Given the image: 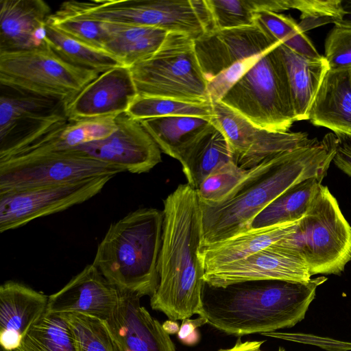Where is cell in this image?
Here are the masks:
<instances>
[{
  "label": "cell",
  "instance_id": "6da1fadb",
  "mask_svg": "<svg viewBox=\"0 0 351 351\" xmlns=\"http://www.w3.org/2000/svg\"><path fill=\"white\" fill-rule=\"evenodd\" d=\"M338 137L326 134L319 141L283 152L250 169L245 180L224 202H199L202 245L207 246L250 229L252 220L291 186L310 178L321 181L335 156Z\"/></svg>",
  "mask_w": 351,
  "mask_h": 351
},
{
  "label": "cell",
  "instance_id": "7a4b0ae2",
  "mask_svg": "<svg viewBox=\"0 0 351 351\" xmlns=\"http://www.w3.org/2000/svg\"><path fill=\"white\" fill-rule=\"evenodd\" d=\"M162 213L159 280L150 306L171 320H184L199 314L205 283L199 256L202 213L196 190L189 184L179 185L164 200Z\"/></svg>",
  "mask_w": 351,
  "mask_h": 351
},
{
  "label": "cell",
  "instance_id": "3957f363",
  "mask_svg": "<svg viewBox=\"0 0 351 351\" xmlns=\"http://www.w3.org/2000/svg\"><path fill=\"white\" fill-rule=\"evenodd\" d=\"M327 278L251 280L226 287L204 283L199 317L229 335L275 332L301 322Z\"/></svg>",
  "mask_w": 351,
  "mask_h": 351
},
{
  "label": "cell",
  "instance_id": "277c9868",
  "mask_svg": "<svg viewBox=\"0 0 351 351\" xmlns=\"http://www.w3.org/2000/svg\"><path fill=\"white\" fill-rule=\"evenodd\" d=\"M163 213L143 208L113 222L99 243L93 262L121 291L152 297L158 285Z\"/></svg>",
  "mask_w": 351,
  "mask_h": 351
},
{
  "label": "cell",
  "instance_id": "5b68a950",
  "mask_svg": "<svg viewBox=\"0 0 351 351\" xmlns=\"http://www.w3.org/2000/svg\"><path fill=\"white\" fill-rule=\"evenodd\" d=\"M273 245L303 260L311 276L339 275L351 260V226L321 184L295 230Z\"/></svg>",
  "mask_w": 351,
  "mask_h": 351
},
{
  "label": "cell",
  "instance_id": "8992f818",
  "mask_svg": "<svg viewBox=\"0 0 351 351\" xmlns=\"http://www.w3.org/2000/svg\"><path fill=\"white\" fill-rule=\"evenodd\" d=\"M279 45L263 53L220 101L259 128L286 132L296 121Z\"/></svg>",
  "mask_w": 351,
  "mask_h": 351
},
{
  "label": "cell",
  "instance_id": "52a82bcc",
  "mask_svg": "<svg viewBox=\"0 0 351 351\" xmlns=\"http://www.w3.org/2000/svg\"><path fill=\"white\" fill-rule=\"evenodd\" d=\"M138 96L212 103L198 62L194 38L169 32L151 57L130 67Z\"/></svg>",
  "mask_w": 351,
  "mask_h": 351
},
{
  "label": "cell",
  "instance_id": "ba28073f",
  "mask_svg": "<svg viewBox=\"0 0 351 351\" xmlns=\"http://www.w3.org/2000/svg\"><path fill=\"white\" fill-rule=\"evenodd\" d=\"M80 7L98 21L156 27L194 39L213 30L206 0H93Z\"/></svg>",
  "mask_w": 351,
  "mask_h": 351
},
{
  "label": "cell",
  "instance_id": "9c48e42d",
  "mask_svg": "<svg viewBox=\"0 0 351 351\" xmlns=\"http://www.w3.org/2000/svg\"><path fill=\"white\" fill-rule=\"evenodd\" d=\"M99 74L75 66L46 47L0 53V84L66 101Z\"/></svg>",
  "mask_w": 351,
  "mask_h": 351
},
{
  "label": "cell",
  "instance_id": "30bf717a",
  "mask_svg": "<svg viewBox=\"0 0 351 351\" xmlns=\"http://www.w3.org/2000/svg\"><path fill=\"white\" fill-rule=\"evenodd\" d=\"M125 170L73 149L31 154L0 160V193L60 184Z\"/></svg>",
  "mask_w": 351,
  "mask_h": 351
},
{
  "label": "cell",
  "instance_id": "8fae6325",
  "mask_svg": "<svg viewBox=\"0 0 351 351\" xmlns=\"http://www.w3.org/2000/svg\"><path fill=\"white\" fill-rule=\"evenodd\" d=\"M0 160L68 120L65 101L1 85Z\"/></svg>",
  "mask_w": 351,
  "mask_h": 351
},
{
  "label": "cell",
  "instance_id": "7c38bea8",
  "mask_svg": "<svg viewBox=\"0 0 351 351\" xmlns=\"http://www.w3.org/2000/svg\"><path fill=\"white\" fill-rule=\"evenodd\" d=\"M114 177L106 175L0 193V232L18 228L37 218L82 204L100 193Z\"/></svg>",
  "mask_w": 351,
  "mask_h": 351
},
{
  "label": "cell",
  "instance_id": "4fadbf2b",
  "mask_svg": "<svg viewBox=\"0 0 351 351\" xmlns=\"http://www.w3.org/2000/svg\"><path fill=\"white\" fill-rule=\"evenodd\" d=\"M211 119L222 130L241 168L252 169L277 155L312 143L306 132H280L259 128L221 101L212 102Z\"/></svg>",
  "mask_w": 351,
  "mask_h": 351
},
{
  "label": "cell",
  "instance_id": "5bb4252c",
  "mask_svg": "<svg viewBox=\"0 0 351 351\" xmlns=\"http://www.w3.org/2000/svg\"><path fill=\"white\" fill-rule=\"evenodd\" d=\"M116 122L117 128L108 137L72 149L132 173L148 172L162 161L160 149L139 120L125 112Z\"/></svg>",
  "mask_w": 351,
  "mask_h": 351
},
{
  "label": "cell",
  "instance_id": "9a60e30c",
  "mask_svg": "<svg viewBox=\"0 0 351 351\" xmlns=\"http://www.w3.org/2000/svg\"><path fill=\"white\" fill-rule=\"evenodd\" d=\"M138 295L120 291L112 314L104 322L116 351H176L169 334Z\"/></svg>",
  "mask_w": 351,
  "mask_h": 351
},
{
  "label": "cell",
  "instance_id": "2e32d148",
  "mask_svg": "<svg viewBox=\"0 0 351 351\" xmlns=\"http://www.w3.org/2000/svg\"><path fill=\"white\" fill-rule=\"evenodd\" d=\"M138 96L130 67L119 66L100 73L65 101L69 121L117 116L128 110Z\"/></svg>",
  "mask_w": 351,
  "mask_h": 351
},
{
  "label": "cell",
  "instance_id": "e0dca14e",
  "mask_svg": "<svg viewBox=\"0 0 351 351\" xmlns=\"http://www.w3.org/2000/svg\"><path fill=\"white\" fill-rule=\"evenodd\" d=\"M311 275L305 262L271 245L245 258L204 272V282L214 287L263 280L306 282Z\"/></svg>",
  "mask_w": 351,
  "mask_h": 351
},
{
  "label": "cell",
  "instance_id": "ac0fdd59",
  "mask_svg": "<svg viewBox=\"0 0 351 351\" xmlns=\"http://www.w3.org/2000/svg\"><path fill=\"white\" fill-rule=\"evenodd\" d=\"M120 291L93 264L87 265L58 292L49 296L47 310L79 313L105 322L118 303Z\"/></svg>",
  "mask_w": 351,
  "mask_h": 351
},
{
  "label": "cell",
  "instance_id": "d6986e66",
  "mask_svg": "<svg viewBox=\"0 0 351 351\" xmlns=\"http://www.w3.org/2000/svg\"><path fill=\"white\" fill-rule=\"evenodd\" d=\"M51 14L43 0H1L0 53L47 46L45 25Z\"/></svg>",
  "mask_w": 351,
  "mask_h": 351
},
{
  "label": "cell",
  "instance_id": "ffe728a7",
  "mask_svg": "<svg viewBox=\"0 0 351 351\" xmlns=\"http://www.w3.org/2000/svg\"><path fill=\"white\" fill-rule=\"evenodd\" d=\"M308 120L337 137L351 136V69L328 71L311 104Z\"/></svg>",
  "mask_w": 351,
  "mask_h": 351
},
{
  "label": "cell",
  "instance_id": "44dd1931",
  "mask_svg": "<svg viewBox=\"0 0 351 351\" xmlns=\"http://www.w3.org/2000/svg\"><path fill=\"white\" fill-rule=\"evenodd\" d=\"M176 159L182 165L187 184L195 189L216 169L234 161L225 134L212 121L178 152Z\"/></svg>",
  "mask_w": 351,
  "mask_h": 351
},
{
  "label": "cell",
  "instance_id": "7402d4cb",
  "mask_svg": "<svg viewBox=\"0 0 351 351\" xmlns=\"http://www.w3.org/2000/svg\"><path fill=\"white\" fill-rule=\"evenodd\" d=\"M299 221L250 229L227 239L200 247L204 272L245 258L267 248L293 232Z\"/></svg>",
  "mask_w": 351,
  "mask_h": 351
},
{
  "label": "cell",
  "instance_id": "603a6c76",
  "mask_svg": "<svg viewBox=\"0 0 351 351\" xmlns=\"http://www.w3.org/2000/svg\"><path fill=\"white\" fill-rule=\"evenodd\" d=\"M278 49L286 71L295 121L308 120L315 94L328 71L324 57L313 59L301 56L280 44Z\"/></svg>",
  "mask_w": 351,
  "mask_h": 351
},
{
  "label": "cell",
  "instance_id": "cb8c5ba5",
  "mask_svg": "<svg viewBox=\"0 0 351 351\" xmlns=\"http://www.w3.org/2000/svg\"><path fill=\"white\" fill-rule=\"evenodd\" d=\"M102 23L106 30L104 49L128 67L154 54L169 33L152 27Z\"/></svg>",
  "mask_w": 351,
  "mask_h": 351
},
{
  "label": "cell",
  "instance_id": "d4e9b609",
  "mask_svg": "<svg viewBox=\"0 0 351 351\" xmlns=\"http://www.w3.org/2000/svg\"><path fill=\"white\" fill-rule=\"evenodd\" d=\"M49 296L15 281L0 287V331L15 332L22 337L47 311Z\"/></svg>",
  "mask_w": 351,
  "mask_h": 351
},
{
  "label": "cell",
  "instance_id": "484cf974",
  "mask_svg": "<svg viewBox=\"0 0 351 351\" xmlns=\"http://www.w3.org/2000/svg\"><path fill=\"white\" fill-rule=\"evenodd\" d=\"M322 182L310 178L291 186L256 215L251 222L250 229L300 220L306 214Z\"/></svg>",
  "mask_w": 351,
  "mask_h": 351
},
{
  "label": "cell",
  "instance_id": "4316f807",
  "mask_svg": "<svg viewBox=\"0 0 351 351\" xmlns=\"http://www.w3.org/2000/svg\"><path fill=\"white\" fill-rule=\"evenodd\" d=\"M45 29V40L49 49L59 58L75 66L100 74L112 68L123 66L106 51L78 41L47 21Z\"/></svg>",
  "mask_w": 351,
  "mask_h": 351
},
{
  "label": "cell",
  "instance_id": "83f0119b",
  "mask_svg": "<svg viewBox=\"0 0 351 351\" xmlns=\"http://www.w3.org/2000/svg\"><path fill=\"white\" fill-rule=\"evenodd\" d=\"M140 121L160 150L173 158L210 123V120L191 116L158 117Z\"/></svg>",
  "mask_w": 351,
  "mask_h": 351
},
{
  "label": "cell",
  "instance_id": "f1b7e54d",
  "mask_svg": "<svg viewBox=\"0 0 351 351\" xmlns=\"http://www.w3.org/2000/svg\"><path fill=\"white\" fill-rule=\"evenodd\" d=\"M12 351H76L66 315L47 310Z\"/></svg>",
  "mask_w": 351,
  "mask_h": 351
},
{
  "label": "cell",
  "instance_id": "f546056e",
  "mask_svg": "<svg viewBox=\"0 0 351 351\" xmlns=\"http://www.w3.org/2000/svg\"><path fill=\"white\" fill-rule=\"evenodd\" d=\"M117 116L68 121L41 147L42 152L62 151L108 137L117 129Z\"/></svg>",
  "mask_w": 351,
  "mask_h": 351
},
{
  "label": "cell",
  "instance_id": "4dcf8cb0",
  "mask_svg": "<svg viewBox=\"0 0 351 351\" xmlns=\"http://www.w3.org/2000/svg\"><path fill=\"white\" fill-rule=\"evenodd\" d=\"M47 21L78 41L104 49L106 38L104 23L84 15L73 0L63 2Z\"/></svg>",
  "mask_w": 351,
  "mask_h": 351
},
{
  "label": "cell",
  "instance_id": "1f68e13d",
  "mask_svg": "<svg viewBox=\"0 0 351 351\" xmlns=\"http://www.w3.org/2000/svg\"><path fill=\"white\" fill-rule=\"evenodd\" d=\"M255 24L268 35L294 52L313 59L320 55L308 37L292 17L269 11L256 14Z\"/></svg>",
  "mask_w": 351,
  "mask_h": 351
},
{
  "label": "cell",
  "instance_id": "d6a6232c",
  "mask_svg": "<svg viewBox=\"0 0 351 351\" xmlns=\"http://www.w3.org/2000/svg\"><path fill=\"white\" fill-rule=\"evenodd\" d=\"M126 113L136 120L168 116H191L210 120L212 103L193 104L170 98L137 96Z\"/></svg>",
  "mask_w": 351,
  "mask_h": 351
},
{
  "label": "cell",
  "instance_id": "836d02e7",
  "mask_svg": "<svg viewBox=\"0 0 351 351\" xmlns=\"http://www.w3.org/2000/svg\"><path fill=\"white\" fill-rule=\"evenodd\" d=\"M213 30L255 25L256 14L265 10V0H206Z\"/></svg>",
  "mask_w": 351,
  "mask_h": 351
},
{
  "label": "cell",
  "instance_id": "e575fe53",
  "mask_svg": "<svg viewBox=\"0 0 351 351\" xmlns=\"http://www.w3.org/2000/svg\"><path fill=\"white\" fill-rule=\"evenodd\" d=\"M250 169H242L234 161L218 167L195 189L199 202L217 204L226 201L245 180Z\"/></svg>",
  "mask_w": 351,
  "mask_h": 351
},
{
  "label": "cell",
  "instance_id": "d590c367",
  "mask_svg": "<svg viewBox=\"0 0 351 351\" xmlns=\"http://www.w3.org/2000/svg\"><path fill=\"white\" fill-rule=\"evenodd\" d=\"M76 351H116L104 322L79 313L66 314Z\"/></svg>",
  "mask_w": 351,
  "mask_h": 351
},
{
  "label": "cell",
  "instance_id": "8d00e7d4",
  "mask_svg": "<svg viewBox=\"0 0 351 351\" xmlns=\"http://www.w3.org/2000/svg\"><path fill=\"white\" fill-rule=\"evenodd\" d=\"M300 12L298 25L306 32L328 24L336 25L343 15L342 0H293V8Z\"/></svg>",
  "mask_w": 351,
  "mask_h": 351
},
{
  "label": "cell",
  "instance_id": "74e56055",
  "mask_svg": "<svg viewBox=\"0 0 351 351\" xmlns=\"http://www.w3.org/2000/svg\"><path fill=\"white\" fill-rule=\"evenodd\" d=\"M330 69H351V28L335 25L324 44Z\"/></svg>",
  "mask_w": 351,
  "mask_h": 351
},
{
  "label": "cell",
  "instance_id": "f35d334b",
  "mask_svg": "<svg viewBox=\"0 0 351 351\" xmlns=\"http://www.w3.org/2000/svg\"><path fill=\"white\" fill-rule=\"evenodd\" d=\"M264 53L256 54L234 62L208 81L207 82V93L210 101H219Z\"/></svg>",
  "mask_w": 351,
  "mask_h": 351
},
{
  "label": "cell",
  "instance_id": "ab89813d",
  "mask_svg": "<svg viewBox=\"0 0 351 351\" xmlns=\"http://www.w3.org/2000/svg\"><path fill=\"white\" fill-rule=\"evenodd\" d=\"M339 144L332 162L351 177V136L338 137Z\"/></svg>",
  "mask_w": 351,
  "mask_h": 351
},
{
  "label": "cell",
  "instance_id": "60d3db41",
  "mask_svg": "<svg viewBox=\"0 0 351 351\" xmlns=\"http://www.w3.org/2000/svg\"><path fill=\"white\" fill-rule=\"evenodd\" d=\"M206 324V320L199 317L195 319L189 318L182 320L181 326L178 332L179 339L184 343L193 344L198 340V334L196 328Z\"/></svg>",
  "mask_w": 351,
  "mask_h": 351
},
{
  "label": "cell",
  "instance_id": "b9f144b4",
  "mask_svg": "<svg viewBox=\"0 0 351 351\" xmlns=\"http://www.w3.org/2000/svg\"><path fill=\"white\" fill-rule=\"evenodd\" d=\"M265 341H241L239 338L236 343L230 348L220 349L219 351H260Z\"/></svg>",
  "mask_w": 351,
  "mask_h": 351
},
{
  "label": "cell",
  "instance_id": "7bdbcfd3",
  "mask_svg": "<svg viewBox=\"0 0 351 351\" xmlns=\"http://www.w3.org/2000/svg\"><path fill=\"white\" fill-rule=\"evenodd\" d=\"M343 15L335 25L351 28V0H342Z\"/></svg>",
  "mask_w": 351,
  "mask_h": 351
},
{
  "label": "cell",
  "instance_id": "ee69618b",
  "mask_svg": "<svg viewBox=\"0 0 351 351\" xmlns=\"http://www.w3.org/2000/svg\"><path fill=\"white\" fill-rule=\"evenodd\" d=\"M162 326L164 329L166 330V332H168L169 335L178 332L180 330V326L176 322V321L171 319L166 321L162 324Z\"/></svg>",
  "mask_w": 351,
  "mask_h": 351
},
{
  "label": "cell",
  "instance_id": "f6af8a7d",
  "mask_svg": "<svg viewBox=\"0 0 351 351\" xmlns=\"http://www.w3.org/2000/svg\"><path fill=\"white\" fill-rule=\"evenodd\" d=\"M260 351H263V350H260ZM277 351H285V350L282 347H279L278 350Z\"/></svg>",
  "mask_w": 351,
  "mask_h": 351
},
{
  "label": "cell",
  "instance_id": "bcb514c9",
  "mask_svg": "<svg viewBox=\"0 0 351 351\" xmlns=\"http://www.w3.org/2000/svg\"><path fill=\"white\" fill-rule=\"evenodd\" d=\"M1 351H10V350H5L3 348L1 347Z\"/></svg>",
  "mask_w": 351,
  "mask_h": 351
}]
</instances>
